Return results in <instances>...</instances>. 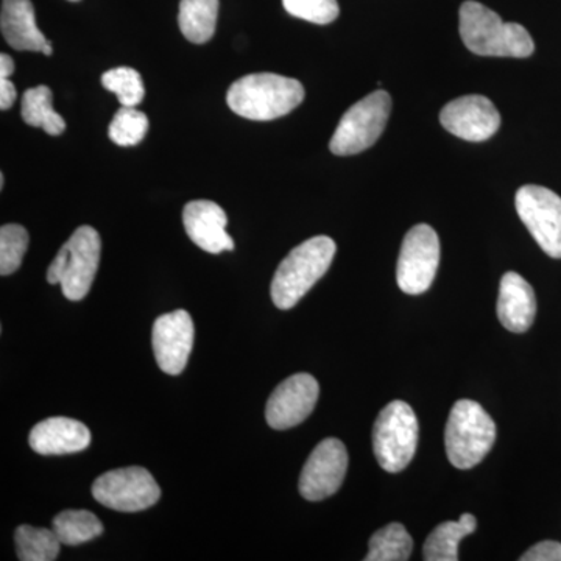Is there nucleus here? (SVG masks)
<instances>
[{
    "mask_svg": "<svg viewBox=\"0 0 561 561\" xmlns=\"http://www.w3.org/2000/svg\"><path fill=\"white\" fill-rule=\"evenodd\" d=\"M461 41L472 54L482 57L527 58L534 54L530 33L515 22H504L489 7L467 0L459 13Z\"/></svg>",
    "mask_w": 561,
    "mask_h": 561,
    "instance_id": "obj_1",
    "label": "nucleus"
},
{
    "mask_svg": "<svg viewBox=\"0 0 561 561\" xmlns=\"http://www.w3.org/2000/svg\"><path fill=\"white\" fill-rule=\"evenodd\" d=\"M300 81L278 73H250L236 80L227 102L238 116L250 121H273L286 116L305 101Z\"/></svg>",
    "mask_w": 561,
    "mask_h": 561,
    "instance_id": "obj_2",
    "label": "nucleus"
},
{
    "mask_svg": "<svg viewBox=\"0 0 561 561\" xmlns=\"http://www.w3.org/2000/svg\"><path fill=\"white\" fill-rule=\"evenodd\" d=\"M335 251L337 247L328 236H316L295 247L273 276L271 294L276 308L287 311L297 306L330 271Z\"/></svg>",
    "mask_w": 561,
    "mask_h": 561,
    "instance_id": "obj_3",
    "label": "nucleus"
},
{
    "mask_svg": "<svg viewBox=\"0 0 561 561\" xmlns=\"http://www.w3.org/2000/svg\"><path fill=\"white\" fill-rule=\"evenodd\" d=\"M496 442V424L479 402L460 400L453 405L445 431L448 459L459 470H471L485 459Z\"/></svg>",
    "mask_w": 561,
    "mask_h": 561,
    "instance_id": "obj_4",
    "label": "nucleus"
},
{
    "mask_svg": "<svg viewBox=\"0 0 561 561\" xmlns=\"http://www.w3.org/2000/svg\"><path fill=\"white\" fill-rule=\"evenodd\" d=\"M101 251V236L94 228L88 225L77 228L51 261L47 280L49 284H61L62 294L68 300H83L94 283Z\"/></svg>",
    "mask_w": 561,
    "mask_h": 561,
    "instance_id": "obj_5",
    "label": "nucleus"
},
{
    "mask_svg": "<svg viewBox=\"0 0 561 561\" xmlns=\"http://www.w3.org/2000/svg\"><path fill=\"white\" fill-rule=\"evenodd\" d=\"M420 427L408 402L393 401L382 409L373 427V451L382 470L400 472L408 468L419 446Z\"/></svg>",
    "mask_w": 561,
    "mask_h": 561,
    "instance_id": "obj_6",
    "label": "nucleus"
},
{
    "mask_svg": "<svg viewBox=\"0 0 561 561\" xmlns=\"http://www.w3.org/2000/svg\"><path fill=\"white\" fill-rule=\"evenodd\" d=\"M391 111V98L386 91L371 92L367 98L354 103L343 114L334 135H332L330 149L337 157L362 153L375 146L386 130Z\"/></svg>",
    "mask_w": 561,
    "mask_h": 561,
    "instance_id": "obj_7",
    "label": "nucleus"
},
{
    "mask_svg": "<svg viewBox=\"0 0 561 561\" xmlns=\"http://www.w3.org/2000/svg\"><path fill=\"white\" fill-rule=\"evenodd\" d=\"M92 496L113 511L135 513L157 504L161 489L146 468L127 467L98 478L92 485Z\"/></svg>",
    "mask_w": 561,
    "mask_h": 561,
    "instance_id": "obj_8",
    "label": "nucleus"
},
{
    "mask_svg": "<svg viewBox=\"0 0 561 561\" xmlns=\"http://www.w3.org/2000/svg\"><path fill=\"white\" fill-rule=\"evenodd\" d=\"M440 239L430 225H416L405 234L398 257V286L409 295L424 294L437 275Z\"/></svg>",
    "mask_w": 561,
    "mask_h": 561,
    "instance_id": "obj_9",
    "label": "nucleus"
},
{
    "mask_svg": "<svg viewBox=\"0 0 561 561\" xmlns=\"http://www.w3.org/2000/svg\"><path fill=\"white\" fill-rule=\"evenodd\" d=\"M516 213L548 256L561 260V197L548 187L527 184L515 198Z\"/></svg>",
    "mask_w": 561,
    "mask_h": 561,
    "instance_id": "obj_10",
    "label": "nucleus"
},
{
    "mask_svg": "<svg viewBox=\"0 0 561 561\" xmlns=\"http://www.w3.org/2000/svg\"><path fill=\"white\" fill-rule=\"evenodd\" d=\"M348 470V451L337 438H327L317 445L302 468L300 482L301 496L317 502L337 493Z\"/></svg>",
    "mask_w": 561,
    "mask_h": 561,
    "instance_id": "obj_11",
    "label": "nucleus"
},
{
    "mask_svg": "<svg viewBox=\"0 0 561 561\" xmlns=\"http://www.w3.org/2000/svg\"><path fill=\"white\" fill-rule=\"evenodd\" d=\"M320 386L308 373H298L279 383L265 408V420L276 431L298 426L308 419L319 401Z\"/></svg>",
    "mask_w": 561,
    "mask_h": 561,
    "instance_id": "obj_12",
    "label": "nucleus"
},
{
    "mask_svg": "<svg viewBox=\"0 0 561 561\" xmlns=\"http://www.w3.org/2000/svg\"><path fill=\"white\" fill-rule=\"evenodd\" d=\"M194 321L190 312L179 309L158 317L151 332V343L161 370L172 376L183 373L194 348Z\"/></svg>",
    "mask_w": 561,
    "mask_h": 561,
    "instance_id": "obj_13",
    "label": "nucleus"
},
{
    "mask_svg": "<svg viewBox=\"0 0 561 561\" xmlns=\"http://www.w3.org/2000/svg\"><path fill=\"white\" fill-rule=\"evenodd\" d=\"M445 130L457 138L482 142L496 135L501 127L500 111L485 95H463L449 102L440 113Z\"/></svg>",
    "mask_w": 561,
    "mask_h": 561,
    "instance_id": "obj_14",
    "label": "nucleus"
},
{
    "mask_svg": "<svg viewBox=\"0 0 561 561\" xmlns=\"http://www.w3.org/2000/svg\"><path fill=\"white\" fill-rule=\"evenodd\" d=\"M183 224L191 241L206 253L219 254L221 251L234 250V241L227 232V214L217 203H187L183 209Z\"/></svg>",
    "mask_w": 561,
    "mask_h": 561,
    "instance_id": "obj_15",
    "label": "nucleus"
},
{
    "mask_svg": "<svg viewBox=\"0 0 561 561\" xmlns=\"http://www.w3.org/2000/svg\"><path fill=\"white\" fill-rule=\"evenodd\" d=\"M28 445L41 456L81 453L91 445V431L81 421L51 416L33 427Z\"/></svg>",
    "mask_w": 561,
    "mask_h": 561,
    "instance_id": "obj_16",
    "label": "nucleus"
},
{
    "mask_svg": "<svg viewBox=\"0 0 561 561\" xmlns=\"http://www.w3.org/2000/svg\"><path fill=\"white\" fill-rule=\"evenodd\" d=\"M537 316V298L529 283L515 272H507L501 279L497 298V317L507 331H529Z\"/></svg>",
    "mask_w": 561,
    "mask_h": 561,
    "instance_id": "obj_17",
    "label": "nucleus"
},
{
    "mask_svg": "<svg viewBox=\"0 0 561 561\" xmlns=\"http://www.w3.org/2000/svg\"><path fill=\"white\" fill-rule=\"evenodd\" d=\"M0 28L14 50L41 51L47 44L36 25L32 0H2Z\"/></svg>",
    "mask_w": 561,
    "mask_h": 561,
    "instance_id": "obj_18",
    "label": "nucleus"
},
{
    "mask_svg": "<svg viewBox=\"0 0 561 561\" xmlns=\"http://www.w3.org/2000/svg\"><path fill=\"white\" fill-rule=\"evenodd\" d=\"M478 527L471 513H463L459 522H446L435 527L423 546V556L426 561H457L459 560V542L471 535Z\"/></svg>",
    "mask_w": 561,
    "mask_h": 561,
    "instance_id": "obj_19",
    "label": "nucleus"
},
{
    "mask_svg": "<svg viewBox=\"0 0 561 561\" xmlns=\"http://www.w3.org/2000/svg\"><path fill=\"white\" fill-rule=\"evenodd\" d=\"M219 0H181L179 24L184 38L205 44L216 33Z\"/></svg>",
    "mask_w": 561,
    "mask_h": 561,
    "instance_id": "obj_20",
    "label": "nucleus"
},
{
    "mask_svg": "<svg viewBox=\"0 0 561 561\" xmlns=\"http://www.w3.org/2000/svg\"><path fill=\"white\" fill-rule=\"evenodd\" d=\"M54 95L49 87L32 88L22 95L21 114L25 124L43 128L47 135L60 136L66 130V122L51 106Z\"/></svg>",
    "mask_w": 561,
    "mask_h": 561,
    "instance_id": "obj_21",
    "label": "nucleus"
},
{
    "mask_svg": "<svg viewBox=\"0 0 561 561\" xmlns=\"http://www.w3.org/2000/svg\"><path fill=\"white\" fill-rule=\"evenodd\" d=\"M61 545L79 546L95 540L103 534V524L94 513L88 511H65L55 516L54 527Z\"/></svg>",
    "mask_w": 561,
    "mask_h": 561,
    "instance_id": "obj_22",
    "label": "nucleus"
},
{
    "mask_svg": "<svg viewBox=\"0 0 561 561\" xmlns=\"http://www.w3.org/2000/svg\"><path fill=\"white\" fill-rule=\"evenodd\" d=\"M365 561H405L411 559L413 540L400 523H391L370 538Z\"/></svg>",
    "mask_w": 561,
    "mask_h": 561,
    "instance_id": "obj_23",
    "label": "nucleus"
},
{
    "mask_svg": "<svg viewBox=\"0 0 561 561\" xmlns=\"http://www.w3.org/2000/svg\"><path fill=\"white\" fill-rule=\"evenodd\" d=\"M18 559L22 561H54L60 556V538L55 530L20 526L14 534Z\"/></svg>",
    "mask_w": 561,
    "mask_h": 561,
    "instance_id": "obj_24",
    "label": "nucleus"
},
{
    "mask_svg": "<svg viewBox=\"0 0 561 561\" xmlns=\"http://www.w3.org/2000/svg\"><path fill=\"white\" fill-rule=\"evenodd\" d=\"M102 84L106 91L117 95L122 106L136 108L146 98L142 77L138 70L125 66L106 70L102 76Z\"/></svg>",
    "mask_w": 561,
    "mask_h": 561,
    "instance_id": "obj_25",
    "label": "nucleus"
},
{
    "mask_svg": "<svg viewBox=\"0 0 561 561\" xmlns=\"http://www.w3.org/2000/svg\"><path fill=\"white\" fill-rule=\"evenodd\" d=\"M149 131V119L142 111L122 106L110 124L108 136L121 147L138 146Z\"/></svg>",
    "mask_w": 561,
    "mask_h": 561,
    "instance_id": "obj_26",
    "label": "nucleus"
},
{
    "mask_svg": "<svg viewBox=\"0 0 561 561\" xmlns=\"http://www.w3.org/2000/svg\"><path fill=\"white\" fill-rule=\"evenodd\" d=\"M28 232L16 224L0 228V275L9 276L21 267L28 249Z\"/></svg>",
    "mask_w": 561,
    "mask_h": 561,
    "instance_id": "obj_27",
    "label": "nucleus"
},
{
    "mask_svg": "<svg viewBox=\"0 0 561 561\" xmlns=\"http://www.w3.org/2000/svg\"><path fill=\"white\" fill-rule=\"evenodd\" d=\"M284 9L298 20L327 25L337 20V0H283Z\"/></svg>",
    "mask_w": 561,
    "mask_h": 561,
    "instance_id": "obj_28",
    "label": "nucleus"
},
{
    "mask_svg": "<svg viewBox=\"0 0 561 561\" xmlns=\"http://www.w3.org/2000/svg\"><path fill=\"white\" fill-rule=\"evenodd\" d=\"M522 561H561V542L541 541L524 552Z\"/></svg>",
    "mask_w": 561,
    "mask_h": 561,
    "instance_id": "obj_29",
    "label": "nucleus"
},
{
    "mask_svg": "<svg viewBox=\"0 0 561 561\" xmlns=\"http://www.w3.org/2000/svg\"><path fill=\"white\" fill-rule=\"evenodd\" d=\"M16 88L9 79H0V108L10 110L16 101Z\"/></svg>",
    "mask_w": 561,
    "mask_h": 561,
    "instance_id": "obj_30",
    "label": "nucleus"
},
{
    "mask_svg": "<svg viewBox=\"0 0 561 561\" xmlns=\"http://www.w3.org/2000/svg\"><path fill=\"white\" fill-rule=\"evenodd\" d=\"M14 72V61L10 55H0V79H9L11 73Z\"/></svg>",
    "mask_w": 561,
    "mask_h": 561,
    "instance_id": "obj_31",
    "label": "nucleus"
},
{
    "mask_svg": "<svg viewBox=\"0 0 561 561\" xmlns=\"http://www.w3.org/2000/svg\"><path fill=\"white\" fill-rule=\"evenodd\" d=\"M41 51H43L44 55H47V57H50V55H51V44H50V41H47L46 46H44V49L41 50Z\"/></svg>",
    "mask_w": 561,
    "mask_h": 561,
    "instance_id": "obj_32",
    "label": "nucleus"
},
{
    "mask_svg": "<svg viewBox=\"0 0 561 561\" xmlns=\"http://www.w3.org/2000/svg\"><path fill=\"white\" fill-rule=\"evenodd\" d=\"M3 184H5V176H3V173H0V190H3Z\"/></svg>",
    "mask_w": 561,
    "mask_h": 561,
    "instance_id": "obj_33",
    "label": "nucleus"
},
{
    "mask_svg": "<svg viewBox=\"0 0 561 561\" xmlns=\"http://www.w3.org/2000/svg\"><path fill=\"white\" fill-rule=\"evenodd\" d=\"M69 2H80V0H69Z\"/></svg>",
    "mask_w": 561,
    "mask_h": 561,
    "instance_id": "obj_34",
    "label": "nucleus"
}]
</instances>
